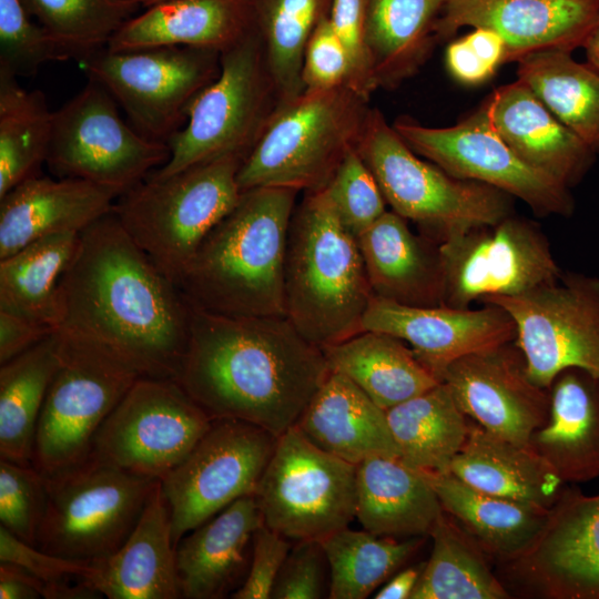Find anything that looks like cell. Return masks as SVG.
I'll use <instances>...</instances> for the list:
<instances>
[{
  "label": "cell",
  "mask_w": 599,
  "mask_h": 599,
  "mask_svg": "<svg viewBox=\"0 0 599 599\" xmlns=\"http://www.w3.org/2000/svg\"><path fill=\"white\" fill-rule=\"evenodd\" d=\"M60 328L105 346L142 377L176 379L190 303L112 212L84 229L58 296Z\"/></svg>",
  "instance_id": "1"
},
{
  "label": "cell",
  "mask_w": 599,
  "mask_h": 599,
  "mask_svg": "<svg viewBox=\"0 0 599 599\" xmlns=\"http://www.w3.org/2000/svg\"><path fill=\"white\" fill-rule=\"evenodd\" d=\"M331 369L323 349L286 316H234L190 304L176 382L212 418L280 437L293 427Z\"/></svg>",
  "instance_id": "2"
},
{
  "label": "cell",
  "mask_w": 599,
  "mask_h": 599,
  "mask_svg": "<svg viewBox=\"0 0 599 599\" xmlns=\"http://www.w3.org/2000/svg\"><path fill=\"white\" fill-rule=\"evenodd\" d=\"M298 191L255 187L209 233L177 287L187 302L234 316H286L285 257Z\"/></svg>",
  "instance_id": "3"
},
{
  "label": "cell",
  "mask_w": 599,
  "mask_h": 599,
  "mask_svg": "<svg viewBox=\"0 0 599 599\" xmlns=\"http://www.w3.org/2000/svg\"><path fill=\"white\" fill-rule=\"evenodd\" d=\"M286 317L323 348L363 332L374 293L354 236L324 189L306 192L294 210L285 257Z\"/></svg>",
  "instance_id": "4"
},
{
  "label": "cell",
  "mask_w": 599,
  "mask_h": 599,
  "mask_svg": "<svg viewBox=\"0 0 599 599\" xmlns=\"http://www.w3.org/2000/svg\"><path fill=\"white\" fill-rule=\"evenodd\" d=\"M368 100L347 85L307 91L277 104L251 152L237 184L317 191L357 146L369 112Z\"/></svg>",
  "instance_id": "5"
},
{
  "label": "cell",
  "mask_w": 599,
  "mask_h": 599,
  "mask_svg": "<svg viewBox=\"0 0 599 599\" xmlns=\"http://www.w3.org/2000/svg\"><path fill=\"white\" fill-rule=\"evenodd\" d=\"M244 159L229 154L145 177L116 199L113 213L124 230L176 286L204 238L237 204Z\"/></svg>",
  "instance_id": "6"
},
{
  "label": "cell",
  "mask_w": 599,
  "mask_h": 599,
  "mask_svg": "<svg viewBox=\"0 0 599 599\" xmlns=\"http://www.w3.org/2000/svg\"><path fill=\"white\" fill-rule=\"evenodd\" d=\"M356 150L392 211L420 225L437 243L512 214V196L423 161L377 109H369Z\"/></svg>",
  "instance_id": "7"
},
{
  "label": "cell",
  "mask_w": 599,
  "mask_h": 599,
  "mask_svg": "<svg viewBox=\"0 0 599 599\" xmlns=\"http://www.w3.org/2000/svg\"><path fill=\"white\" fill-rule=\"evenodd\" d=\"M44 477L47 505L37 547L84 562L112 554L126 540L160 481L93 453Z\"/></svg>",
  "instance_id": "8"
},
{
  "label": "cell",
  "mask_w": 599,
  "mask_h": 599,
  "mask_svg": "<svg viewBox=\"0 0 599 599\" xmlns=\"http://www.w3.org/2000/svg\"><path fill=\"white\" fill-rule=\"evenodd\" d=\"M278 104L260 29L221 53L219 75L166 142L170 158L146 177L162 179L213 159L247 156Z\"/></svg>",
  "instance_id": "9"
},
{
  "label": "cell",
  "mask_w": 599,
  "mask_h": 599,
  "mask_svg": "<svg viewBox=\"0 0 599 599\" xmlns=\"http://www.w3.org/2000/svg\"><path fill=\"white\" fill-rule=\"evenodd\" d=\"M60 364L35 434L32 466L50 476L84 460L102 423L141 375L100 343L58 327Z\"/></svg>",
  "instance_id": "10"
},
{
  "label": "cell",
  "mask_w": 599,
  "mask_h": 599,
  "mask_svg": "<svg viewBox=\"0 0 599 599\" xmlns=\"http://www.w3.org/2000/svg\"><path fill=\"white\" fill-rule=\"evenodd\" d=\"M356 468L288 428L254 494L263 524L296 541L323 540L348 527L356 518Z\"/></svg>",
  "instance_id": "11"
},
{
  "label": "cell",
  "mask_w": 599,
  "mask_h": 599,
  "mask_svg": "<svg viewBox=\"0 0 599 599\" xmlns=\"http://www.w3.org/2000/svg\"><path fill=\"white\" fill-rule=\"evenodd\" d=\"M118 105L104 87L88 79L77 95L54 111L45 162L54 174L122 195L166 163L167 143L129 125Z\"/></svg>",
  "instance_id": "12"
},
{
  "label": "cell",
  "mask_w": 599,
  "mask_h": 599,
  "mask_svg": "<svg viewBox=\"0 0 599 599\" xmlns=\"http://www.w3.org/2000/svg\"><path fill=\"white\" fill-rule=\"evenodd\" d=\"M81 63L135 130L166 143L186 122L192 101L219 75L221 53L192 47L104 48Z\"/></svg>",
  "instance_id": "13"
},
{
  "label": "cell",
  "mask_w": 599,
  "mask_h": 599,
  "mask_svg": "<svg viewBox=\"0 0 599 599\" xmlns=\"http://www.w3.org/2000/svg\"><path fill=\"white\" fill-rule=\"evenodd\" d=\"M480 303L504 308L516 327L528 375L549 388L571 367L599 377V276L562 272L554 282L515 296H491Z\"/></svg>",
  "instance_id": "14"
},
{
  "label": "cell",
  "mask_w": 599,
  "mask_h": 599,
  "mask_svg": "<svg viewBox=\"0 0 599 599\" xmlns=\"http://www.w3.org/2000/svg\"><path fill=\"white\" fill-rule=\"evenodd\" d=\"M277 438L243 420H212L189 455L160 480L175 547L233 501L255 494Z\"/></svg>",
  "instance_id": "15"
},
{
  "label": "cell",
  "mask_w": 599,
  "mask_h": 599,
  "mask_svg": "<svg viewBox=\"0 0 599 599\" xmlns=\"http://www.w3.org/2000/svg\"><path fill=\"white\" fill-rule=\"evenodd\" d=\"M212 420L175 379L141 376L100 426L91 453L161 480L189 455Z\"/></svg>",
  "instance_id": "16"
},
{
  "label": "cell",
  "mask_w": 599,
  "mask_h": 599,
  "mask_svg": "<svg viewBox=\"0 0 599 599\" xmlns=\"http://www.w3.org/2000/svg\"><path fill=\"white\" fill-rule=\"evenodd\" d=\"M443 305L467 308L491 296H515L562 273L546 235L510 214L438 243Z\"/></svg>",
  "instance_id": "17"
},
{
  "label": "cell",
  "mask_w": 599,
  "mask_h": 599,
  "mask_svg": "<svg viewBox=\"0 0 599 599\" xmlns=\"http://www.w3.org/2000/svg\"><path fill=\"white\" fill-rule=\"evenodd\" d=\"M393 128L416 154L454 177L494 186L538 215L569 216L575 210L570 189L521 160L494 129L484 104L451 126L403 118Z\"/></svg>",
  "instance_id": "18"
},
{
  "label": "cell",
  "mask_w": 599,
  "mask_h": 599,
  "mask_svg": "<svg viewBox=\"0 0 599 599\" xmlns=\"http://www.w3.org/2000/svg\"><path fill=\"white\" fill-rule=\"evenodd\" d=\"M500 565L504 583L529 597L599 599V494L567 485L531 546Z\"/></svg>",
  "instance_id": "19"
},
{
  "label": "cell",
  "mask_w": 599,
  "mask_h": 599,
  "mask_svg": "<svg viewBox=\"0 0 599 599\" xmlns=\"http://www.w3.org/2000/svg\"><path fill=\"white\" fill-rule=\"evenodd\" d=\"M441 382L469 418L515 444L529 446L548 420L549 388L531 380L515 341L455 361Z\"/></svg>",
  "instance_id": "20"
},
{
  "label": "cell",
  "mask_w": 599,
  "mask_h": 599,
  "mask_svg": "<svg viewBox=\"0 0 599 599\" xmlns=\"http://www.w3.org/2000/svg\"><path fill=\"white\" fill-rule=\"evenodd\" d=\"M481 304L480 308L424 307L374 295L362 329L403 339L441 382L446 368L455 361L515 341L516 327L510 315L496 304Z\"/></svg>",
  "instance_id": "21"
},
{
  "label": "cell",
  "mask_w": 599,
  "mask_h": 599,
  "mask_svg": "<svg viewBox=\"0 0 599 599\" xmlns=\"http://www.w3.org/2000/svg\"><path fill=\"white\" fill-rule=\"evenodd\" d=\"M599 20V0H445L437 38L463 27L496 32L507 62L548 49L583 48Z\"/></svg>",
  "instance_id": "22"
},
{
  "label": "cell",
  "mask_w": 599,
  "mask_h": 599,
  "mask_svg": "<svg viewBox=\"0 0 599 599\" xmlns=\"http://www.w3.org/2000/svg\"><path fill=\"white\" fill-rule=\"evenodd\" d=\"M175 549L159 481L126 540L112 554L91 561L81 580L109 599L182 598Z\"/></svg>",
  "instance_id": "23"
},
{
  "label": "cell",
  "mask_w": 599,
  "mask_h": 599,
  "mask_svg": "<svg viewBox=\"0 0 599 599\" xmlns=\"http://www.w3.org/2000/svg\"><path fill=\"white\" fill-rule=\"evenodd\" d=\"M483 104L497 133L534 169L570 189L592 166L596 154L522 81L498 88Z\"/></svg>",
  "instance_id": "24"
},
{
  "label": "cell",
  "mask_w": 599,
  "mask_h": 599,
  "mask_svg": "<svg viewBox=\"0 0 599 599\" xmlns=\"http://www.w3.org/2000/svg\"><path fill=\"white\" fill-rule=\"evenodd\" d=\"M120 195L89 181L31 176L0 197V260L53 234L81 233Z\"/></svg>",
  "instance_id": "25"
},
{
  "label": "cell",
  "mask_w": 599,
  "mask_h": 599,
  "mask_svg": "<svg viewBox=\"0 0 599 599\" xmlns=\"http://www.w3.org/2000/svg\"><path fill=\"white\" fill-rule=\"evenodd\" d=\"M258 29V0H166L130 19L111 51L192 47L224 52Z\"/></svg>",
  "instance_id": "26"
},
{
  "label": "cell",
  "mask_w": 599,
  "mask_h": 599,
  "mask_svg": "<svg viewBox=\"0 0 599 599\" xmlns=\"http://www.w3.org/2000/svg\"><path fill=\"white\" fill-rule=\"evenodd\" d=\"M263 524L257 501L245 496L192 529L176 545L182 598L220 599L248 569V549Z\"/></svg>",
  "instance_id": "27"
},
{
  "label": "cell",
  "mask_w": 599,
  "mask_h": 599,
  "mask_svg": "<svg viewBox=\"0 0 599 599\" xmlns=\"http://www.w3.org/2000/svg\"><path fill=\"white\" fill-rule=\"evenodd\" d=\"M549 394L548 420L529 446L567 485L599 478V377L567 368L555 377Z\"/></svg>",
  "instance_id": "28"
},
{
  "label": "cell",
  "mask_w": 599,
  "mask_h": 599,
  "mask_svg": "<svg viewBox=\"0 0 599 599\" xmlns=\"http://www.w3.org/2000/svg\"><path fill=\"white\" fill-rule=\"evenodd\" d=\"M406 221L386 211L357 236L372 291L404 305H443L438 243L416 235Z\"/></svg>",
  "instance_id": "29"
},
{
  "label": "cell",
  "mask_w": 599,
  "mask_h": 599,
  "mask_svg": "<svg viewBox=\"0 0 599 599\" xmlns=\"http://www.w3.org/2000/svg\"><path fill=\"white\" fill-rule=\"evenodd\" d=\"M294 427L316 447L356 466L375 456L398 458L386 410L336 372L329 373Z\"/></svg>",
  "instance_id": "30"
},
{
  "label": "cell",
  "mask_w": 599,
  "mask_h": 599,
  "mask_svg": "<svg viewBox=\"0 0 599 599\" xmlns=\"http://www.w3.org/2000/svg\"><path fill=\"white\" fill-rule=\"evenodd\" d=\"M449 473L481 491L546 509L567 486L530 446L491 434L471 418Z\"/></svg>",
  "instance_id": "31"
},
{
  "label": "cell",
  "mask_w": 599,
  "mask_h": 599,
  "mask_svg": "<svg viewBox=\"0 0 599 599\" xmlns=\"http://www.w3.org/2000/svg\"><path fill=\"white\" fill-rule=\"evenodd\" d=\"M426 475L398 458L375 456L356 468V519L377 536H429L443 512Z\"/></svg>",
  "instance_id": "32"
},
{
  "label": "cell",
  "mask_w": 599,
  "mask_h": 599,
  "mask_svg": "<svg viewBox=\"0 0 599 599\" xmlns=\"http://www.w3.org/2000/svg\"><path fill=\"white\" fill-rule=\"evenodd\" d=\"M423 473L443 510L500 564L524 554L549 517L550 509L481 491L451 473Z\"/></svg>",
  "instance_id": "33"
},
{
  "label": "cell",
  "mask_w": 599,
  "mask_h": 599,
  "mask_svg": "<svg viewBox=\"0 0 599 599\" xmlns=\"http://www.w3.org/2000/svg\"><path fill=\"white\" fill-rule=\"evenodd\" d=\"M322 349L331 372L345 375L384 410L440 383L409 345L387 333L363 331Z\"/></svg>",
  "instance_id": "34"
},
{
  "label": "cell",
  "mask_w": 599,
  "mask_h": 599,
  "mask_svg": "<svg viewBox=\"0 0 599 599\" xmlns=\"http://www.w3.org/2000/svg\"><path fill=\"white\" fill-rule=\"evenodd\" d=\"M445 0H366V44L377 88L414 75L437 40Z\"/></svg>",
  "instance_id": "35"
},
{
  "label": "cell",
  "mask_w": 599,
  "mask_h": 599,
  "mask_svg": "<svg viewBox=\"0 0 599 599\" xmlns=\"http://www.w3.org/2000/svg\"><path fill=\"white\" fill-rule=\"evenodd\" d=\"M386 416L400 461L420 471L449 473L470 418L444 382L387 409Z\"/></svg>",
  "instance_id": "36"
},
{
  "label": "cell",
  "mask_w": 599,
  "mask_h": 599,
  "mask_svg": "<svg viewBox=\"0 0 599 599\" xmlns=\"http://www.w3.org/2000/svg\"><path fill=\"white\" fill-rule=\"evenodd\" d=\"M59 364L58 329L1 364V459L32 466L40 413Z\"/></svg>",
  "instance_id": "37"
},
{
  "label": "cell",
  "mask_w": 599,
  "mask_h": 599,
  "mask_svg": "<svg viewBox=\"0 0 599 599\" xmlns=\"http://www.w3.org/2000/svg\"><path fill=\"white\" fill-rule=\"evenodd\" d=\"M517 63L518 80L598 155L599 71L559 49L529 53Z\"/></svg>",
  "instance_id": "38"
},
{
  "label": "cell",
  "mask_w": 599,
  "mask_h": 599,
  "mask_svg": "<svg viewBox=\"0 0 599 599\" xmlns=\"http://www.w3.org/2000/svg\"><path fill=\"white\" fill-rule=\"evenodd\" d=\"M430 556L410 599H509L511 592L489 566V556L443 511L429 532Z\"/></svg>",
  "instance_id": "39"
},
{
  "label": "cell",
  "mask_w": 599,
  "mask_h": 599,
  "mask_svg": "<svg viewBox=\"0 0 599 599\" xmlns=\"http://www.w3.org/2000/svg\"><path fill=\"white\" fill-rule=\"evenodd\" d=\"M80 233L39 238L0 260V309L58 328L59 284Z\"/></svg>",
  "instance_id": "40"
},
{
  "label": "cell",
  "mask_w": 599,
  "mask_h": 599,
  "mask_svg": "<svg viewBox=\"0 0 599 599\" xmlns=\"http://www.w3.org/2000/svg\"><path fill=\"white\" fill-rule=\"evenodd\" d=\"M0 72V197L38 175L47 162L53 115L40 90L22 88Z\"/></svg>",
  "instance_id": "41"
},
{
  "label": "cell",
  "mask_w": 599,
  "mask_h": 599,
  "mask_svg": "<svg viewBox=\"0 0 599 599\" xmlns=\"http://www.w3.org/2000/svg\"><path fill=\"white\" fill-rule=\"evenodd\" d=\"M425 537L377 536L343 528L321 540L329 570L327 598L365 599L420 548Z\"/></svg>",
  "instance_id": "42"
},
{
  "label": "cell",
  "mask_w": 599,
  "mask_h": 599,
  "mask_svg": "<svg viewBox=\"0 0 599 599\" xmlns=\"http://www.w3.org/2000/svg\"><path fill=\"white\" fill-rule=\"evenodd\" d=\"M333 0H258V29L278 104L305 91L302 79L307 42Z\"/></svg>",
  "instance_id": "43"
},
{
  "label": "cell",
  "mask_w": 599,
  "mask_h": 599,
  "mask_svg": "<svg viewBox=\"0 0 599 599\" xmlns=\"http://www.w3.org/2000/svg\"><path fill=\"white\" fill-rule=\"evenodd\" d=\"M27 12L82 62L106 48L142 8L139 0H20Z\"/></svg>",
  "instance_id": "44"
},
{
  "label": "cell",
  "mask_w": 599,
  "mask_h": 599,
  "mask_svg": "<svg viewBox=\"0 0 599 599\" xmlns=\"http://www.w3.org/2000/svg\"><path fill=\"white\" fill-rule=\"evenodd\" d=\"M72 59L20 0H0V72L33 77L45 63Z\"/></svg>",
  "instance_id": "45"
},
{
  "label": "cell",
  "mask_w": 599,
  "mask_h": 599,
  "mask_svg": "<svg viewBox=\"0 0 599 599\" xmlns=\"http://www.w3.org/2000/svg\"><path fill=\"white\" fill-rule=\"evenodd\" d=\"M323 189L342 224L356 237L387 211L377 181L356 148L348 151Z\"/></svg>",
  "instance_id": "46"
},
{
  "label": "cell",
  "mask_w": 599,
  "mask_h": 599,
  "mask_svg": "<svg viewBox=\"0 0 599 599\" xmlns=\"http://www.w3.org/2000/svg\"><path fill=\"white\" fill-rule=\"evenodd\" d=\"M45 505V477L33 466L0 459V526L37 546Z\"/></svg>",
  "instance_id": "47"
},
{
  "label": "cell",
  "mask_w": 599,
  "mask_h": 599,
  "mask_svg": "<svg viewBox=\"0 0 599 599\" xmlns=\"http://www.w3.org/2000/svg\"><path fill=\"white\" fill-rule=\"evenodd\" d=\"M329 20L348 57L345 85L369 100L377 84L366 44V0H333Z\"/></svg>",
  "instance_id": "48"
},
{
  "label": "cell",
  "mask_w": 599,
  "mask_h": 599,
  "mask_svg": "<svg viewBox=\"0 0 599 599\" xmlns=\"http://www.w3.org/2000/svg\"><path fill=\"white\" fill-rule=\"evenodd\" d=\"M348 57L329 17L314 29L304 53L302 79L307 91H325L346 84Z\"/></svg>",
  "instance_id": "49"
},
{
  "label": "cell",
  "mask_w": 599,
  "mask_h": 599,
  "mask_svg": "<svg viewBox=\"0 0 599 599\" xmlns=\"http://www.w3.org/2000/svg\"><path fill=\"white\" fill-rule=\"evenodd\" d=\"M326 555L321 540H298L274 583L273 599H319L324 593Z\"/></svg>",
  "instance_id": "50"
},
{
  "label": "cell",
  "mask_w": 599,
  "mask_h": 599,
  "mask_svg": "<svg viewBox=\"0 0 599 599\" xmlns=\"http://www.w3.org/2000/svg\"><path fill=\"white\" fill-rule=\"evenodd\" d=\"M246 578L231 595L233 599H267L291 550L288 539L262 524L254 534Z\"/></svg>",
  "instance_id": "51"
},
{
  "label": "cell",
  "mask_w": 599,
  "mask_h": 599,
  "mask_svg": "<svg viewBox=\"0 0 599 599\" xmlns=\"http://www.w3.org/2000/svg\"><path fill=\"white\" fill-rule=\"evenodd\" d=\"M0 562L17 565L44 581L81 578L90 562L65 559L26 542L0 526Z\"/></svg>",
  "instance_id": "52"
},
{
  "label": "cell",
  "mask_w": 599,
  "mask_h": 599,
  "mask_svg": "<svg viewBox=\"0 0 599 599\" xmlns=\"http://www.w3.org/2000/svg\"><path fill=\"white\" fill-rule=\"evenodd\" d=\"M57 328L0 309V364L38 344Z\"/></svg>",
  "instance_id": "53"
},
{
  "label": "cell",
  "mask_w": 599,
  "mask_h": 599,
  "mask_svg": "<svg viewBox=\"0 0 599 599\" xmlns=\"http://www.w3.org/2000/svg\"><path fill=\"white\" fill-rule=\"evenodd\" d=\"M445 61L449 73L464 84H480L496 72L475 52L465 37L448 44Z\"/></svg>",
  "instance_id": "54"
},
{
  "label": "cell",
  "mask_w": 599,
  "mask_h": 599,
  "mask_svg": "<svg viewBox=\"0 0 599 599\" xmlns=\"http://www.w3.org/2000/svg\"><path fill=\"white\" fill-rule=\"evenodd\" d=\"M47 582L17 565L0 562V599L43 598Z\"/></svg>",
  "instance_id": "55"
},
{
  "label": "cell",
  "mask_w": 599,
  "mask_h": 599,
  "mask_svg": "<svg viewBox=\"0 0 599 599\" xmlns=\"http://www.w3.org/2000/svg\"><path fill=\"white\" fill-rule=\"evenodd\" d=\"M475 52L490 67L497 70L507 63V48L504 40L494 31L475 28L465 35Z\"/></svg>",
  "instance_id": "56"
},
{
  "label": "cell",
  "mask_w": 599,
  "mask_h": 599,
  "mask_svg": "<svg viewBox=\"0 0 599 599\" xmlns=\"http://www.w3.org/2000/svg\"><path fill=\"white\" fill-rule=\"evenodd\" d=\"M425 562L403 569L395 575L382 587L375 599H410L417 582L423 572Z\"/></svg>",
  "instance_id": "57"
},
{
  "label": "cell",
  "mask_w": 599,
  "mask_h": 599,
  "mask_svg": "<svg viewBox=\"0 0 599 599\" xmlns=\"http://www.w3.org/2000/svg\"><path fill=\"white\" fill-rule=\"evenodd\" d=\"M588 63L599 71V20L583 45Z\"/></svg>",
  "instance_id": "58"
},
{
  "label": "cell",
  "mask_w": 599,
  "mask_h": 599,
  "mask_svg": "<svg viewBox=\"0 0 599 599\" xmlns=\"http://www.w3.org/2000/svg\"><path fill=\"white\" fill-rule=\"evenodd\" d=\"M142 8H150L156 3H160V2H163V1H166V0H139Z\"/></svg>",
  "instance_id": "59"
}]
</instances>
